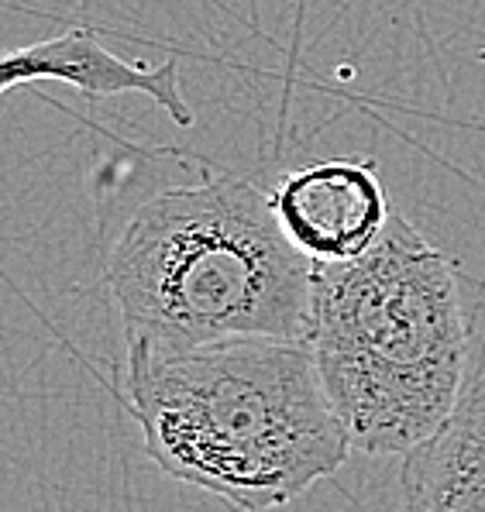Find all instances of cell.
Returning <instances> with one entry per match:
<instances>
[{
  "label": "cell",
  "mask_w": 485,
  "mask_h": 512,
  "mask_svg": "<svg viewBox=\"0 0 485 512\" xmlns=\"http://www.w3.org/2000/svg\"><path fill=\"white\" fill-rule=\"evenodd\" d=\"M403 512H485V372L444 427L403 454Z\"/></svg>",
  "instance_id": "cell-6"
},
{
  "label": "cell",
  "mask_w": 485,
  "mask_h": 512,
  "mask_svg": "<svg viewBox=\"0 0 485 512\" xmlns=\"http://www.w3.org/2000/svg\"><path fill=\"white\" fill-rule=\"evenodd\" d=\"M307 344L351 447L410 454L444 427L465 389L455 265L393 214L365 255L314 269Z\"/></svg>",
  "instance_id": "cell-3"
},
{
  "label": "cell",
  "mask_w": 485,
  "mask_h": 512,
  "mask_svg": "<svg viewBox=\"0 0 485 512\" xmlns=\"http://www.w3.org/2000/svg\"><path fill=\"white\" fill-rule=\"evenodd\" d=\"M56 80L76 86L86 97H117V93H145L159 104L179 128L193 124V107L179 90V66L162 62H128L97 42L86 28L62 31L56 38H42L35 45L0 52V97L25 83Z\"/></svg>",
  "instance_id": "cell-5"
},
{
  "label": "cell",
  "mask_w": 485,
  "mask_h": 512,
  "mask_svg": "<svg viewBox=\"0 0 485 512\" xmlns=\"http://www.w3.org/2000/svg\"><path fill=\"white\" fill-rule=\"evenodd\" d=\"M314 269L283 234L269 193L207 176L138 207L111 251L107 286L124 348L176 354L241 337L307 341Z\"/></svg>",
  "instance_id": "cell-2"
},
{
  "label": "cell",
  "mask_w": 485,
  "mask_h": 512,
  "mask_svg": "<svg viewBox=\"0 0 485 512\" xmlns=\"http://www.w3.org/2000/svg\"><path fill=\"white\" fill-rule=\"evenodd\" d=\"M269 196L283 234L317 265L365 255L393 217L372 159H327L286 172Z\"/></svg>",
  "instance_id": "cell-4"
},
{
  "label": "cell",
  "mask_w": 485,
  "mask_h": 512,
  "mask_svg": "<svg viewBox=\"0 0 485 512\" xmlns=\"http://www.w3.org/2000/svg\"><path fill=\"white\" fill-rule=\"evenodd\" d=\"M124 406L169 478L241 512L293 502L355 451L307 341L124 354Z\"/></svg>",
  "instance_id": "cell-1"
}]
</instances>
